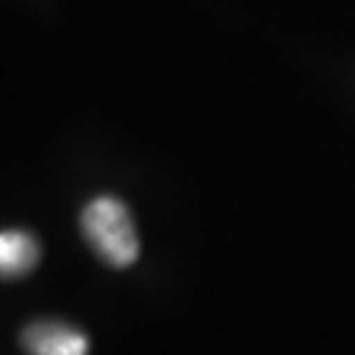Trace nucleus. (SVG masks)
Here are the masks:
<instances>
[{"instance_id":"1","label":"nucleus","mask_w":355,"mask_h":355,"mask_svg":"<svg viewBox=\"0 0 355 355\" xmlns=\"http://www.w3.org/2000/svg\"><path fill=\"white\" fill-rule=\"evenodd\" d=\"M80 227L87 243L105 263L131 266L140 254V241L128 209L115 198H96L83 211Z\"/></svg>"},{"instance_id":"2","label":"nucleus","mask_w":355,"mask_h":355,"mask_svg":"<svg viewBox=\"0 0 355 355\" xmlns=\"http://www.w3.org/2000/svg\"><path fill=\"white\" fill-rule=\"evenodd\" d=\"M26 351L30 355H87L89 342L80 330L55 321H40L24 330Z\"/></svg>"},{"instance_id":"3","label":"nucleus","mask_w":355,"mask_h":355,"mask_svg":"<svg viewBox=\"0 0 355 355\" xmlns=\"http://www.w3.org/2000/svg\"><path fill=\"white\" fill-rule=\"evenodd\" d=\"M40 261V245L28 232H0V277H21Z\"/></svg>"}]
</instances>
